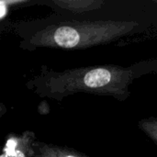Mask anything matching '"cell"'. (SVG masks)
Segmentation results:
<instances>
[{"mask_svg": "<svg viewBox=\"0 0 157 157\" xmlns=\"http://www.w3.org/2000/svg\"><path fill=\"white\" fill-rule=\"evenodd\" d=\"M35 157H90L68 146L47 144L36 141L34 144Z\"/></svg>", "mask_w": 157, "mask_h": 157, "instance_id": "277c9868", "label": "cell"}, {"mask_svg": "<svg viewBox=\"0 0 157 157\" xmlns=\"http://www.w3.org/2000/svg\"><path fill=\"white\" fill-rule=\"evenodd\" d=\"M37 135L32 131L12 132L6 136L0 157H35Z\"/></svg>", "mask_w": 157, "mask_h": 157, "instance_id": "3957f363", "label": "cell"}, {"mask_svg": "<svg viewBox=\"0 0 157 157\" xmlns=\"http://www.w3.org/2000/svg\"><path fill=\"white\" fill-rule=\"evenodd\" d=\"M139 129L157 145V117L142 119L138 122Z\"/></svg>", "mask_w": 157, "mask_h": 157, "instance_id": "8992f818", "label": "cell"}, {"mask_svg": "<svg viewBox=\"0 0 157 157\" xmlns=\"http://www.w3.org/2000/svg\"><path fill=\"white\" fill-rule=\"evenodd\" d=\"M52 3L56 7L73 14H82L99 9L105 4L102 0H53Z\"/></svg>", "mask_w": 157, "mask_h": 157, "instance_id": "5b68a950", "label": "cell"}, {"mask_svg": "<svg viewBox=\"0 0 157 157\" xmlns=\"http://www.w3.org/2000/svg\"><path fill=\"white\" fill-rule=\"evenodd\" d=\"M134 20H65L49 23L33 31L20 42V47L84 50L113 42L138 29Z\"/></svg>", "mask_w": 157, "mask_h": 157, "instance_id": "7a4b0ae2", "label": "cell"}, {"mask_svg": "<svg viewBox=\"0 0 157 157\" xmlns=\"http://www.w3.org/2000/svg\"><path fill=\"white\" fill-rule=\"evenodd\" d=\"M155 3H157V0H155Z\"/></svg>", "mask_w": 157, "mask_h": 157, "instance_id": "52a82bcc", "label": "cell"}, {"mask_svg": "<svg viewBox=\"0 0 157 157\" xmlns=\"http://www.w3.org/2000/svg\"><path fill=\"white\" fill-rule=\"evenodd\" d=\"M157 69V61L142 62L124 67L115 64L77 67L57 72L41 65L39 74L29 79L26 87L40 98L57 102L77 93L112 97L119 101L129 98L132 82Z\"/></svg>", "mask_w": 157, "mask_h": 157, "instance_id": "6da1fadb", "label": "cell"}]
</instances>
